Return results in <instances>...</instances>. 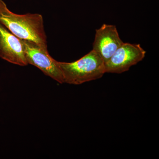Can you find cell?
Returning <instances> with one entry per match:
<instances>
[{
    "label": "cell",
    "mask_w": 159,
    "mask_h": 159,
    "mask_svg": "<svg viewBox=\"0 0 159 159\" xmlns=\"http://www.w3.org/2000/svg\"><path fill=\"white\" fill-rule=\"evenodd\" d=\"M0 23L20 39L29 41L48 48L42 15L15 13L8 9L2 0H0Z\"/></svg>",
    "instance_id": "cell-1"
},
{
    "label": "cell",
    "mask_w": 159,
    "mask_h": 159,
    "mask_svg": "<svg viewBox=\"0 0 159 159\" xmlns=\"http://www.w3.org/2000/svg\"><path fill=\"white\" fill-rule=\"evenodd\" d=\"M57 63L64 83L68 84L79 85L99 79L106 73L104 61L93 50L74 62Z\"/></svg>",
    "instance_id": "cell-2"
},
{
    "label": "cell",
    "mask_w": 159,
    "mask_h": 159,
    "mask_svg": "<svg viewBox=\"0 0 159 159\" xmlns=\"http://www.w3.org/2000/svg\"><path fill=\"white\" fill-rule=\"evenodd\" d=\"M20 40L28 64L36 67L46 76L59 83H64L62 73L57 64V61L50 55L48 48L29 41Z\"/></svg>",
    "instance_id": "cell-3"
},
{
    "label": "cell",
    "mask_w": 159,
    "mask_h": 159,
    "mask_svg": "<svg viewBox=\"0 0 159 159\" xmlns=\"http://www.w3.org/2000/svg\"><path fill=\"white\" fill-rule=\"evenodd\" d=\"M146 54L140 44L124 43L105 63L106 73L121 74L144 59Z\"/></svg>",
    "instance_id": "cell-4"
},
{
    "label": "cell",
    "mask_w": 159,
    "mask_h": 159,
    "mask_svg": "<svg viewBox=\"0 0 159 159\" xmlns=\"http://www.w3.org/2000/svg\"><path fill=\"white\" fill-rule=\"evenodd\" d=\"M123 43L116 27L113 25L103 24L96 30L93 50L99 54L105 63Z\"/></svg>",
    "instance_id": "cell-5"
},
{
    "label": "cell",
    "mask_w": 159,
    "mask_h": 159,
    "mask_svg": "<svg viewBox=\"0 0 159 159\" xmlns=\"http://www.w3.org/2000/svg\"><path fill=\"white\" fill-rule=\"evenodd\" d=\"M0 57L10 63L28 65L21 40L0 23Z\"/></svg>",
    "instance_id": "cell-6"
}]
</instances>
